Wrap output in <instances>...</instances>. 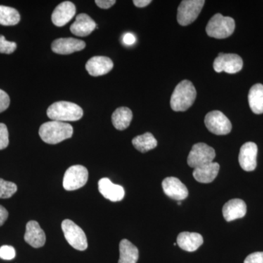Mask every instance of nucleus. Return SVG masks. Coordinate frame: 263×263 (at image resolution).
<instances>
[{
  "instance_id": "nucleus-1",
  "label": "nucleus",
  "mask_w": 263,
  "mask_h": 263,
  "mask_svg": "<svg viewBox=\"0 0 263 263\" xmlns=\"http://www.w3.org/2000/svg\"><path fill=\"white\" fill-rule=\"evenodd\" d=\"M73 134V128L67 123L51 121L40 127L39 136L45 143L57 144L69 139Z\"/></svg>"
},
{
  "instance_id": "nucleus-2",
  "label": "nucleus",
  "mask_w": 263,
  "mask_h": 263,
  "mask_svg": "<svg viewBox=\"0 0 263 263\" xmlns=\"http://www.w3.org/2000/svg\"><path fill=\"white\" fill-rule=\"evenodd\" d=\"M197 91L191 81L183 80L175 88L171 99V108L174 111H185L193 105Z\"/></svg>"
},
{
  "instance_id": "nucleus-3",
  "label": "nucleus",
  "mask_w": 263,
  "mask_h": 263,
  "mask_svg": "<svg viewBox=\"0 0 263 263\" xmlns=\"http://www.w3.org/2000/svg\"><path fill=\"white\" fill-rule=\"evenodd\" d=\"M83 115L82 108L70 102H56L50 105L47 110L48 118L57 122H75L80 120Z\"/></svg>"
},
{
  "instance_id": "nucleus-4",
  "label": "nucleus",
  "mask_w": 263,
  "mask_h": 263,
  "mask_svg": "<svg viewBox=\"0 0 263 263\" xmlns=\"http://www.w3.org/2000/svg\"><path fill=\"white\" fill-rule=\"evenodd\" d=\"M235 28L234 19L216 13L209 20L205 30L209 37L224 39L233 34Z\"/></svg>"
},
{
  "instance_id": "nucleus-5",
  "label": "nucleus",
  "mask_w": 263,
  "mask_h": 263,
  "mask_svg": "<svg viewBox=\"0 0 263 263\" xmlns=\"http://www.w3.org/2000/svg\"><path fill=\"white\" fill-rule=\"evenodd\" d=\"M62 229L67 241L71 247L79 251L88 248L87 238L84 230L70 219L62 221Z\"/></svg>"
},
{
  "instance_id": "nucleus-6",
  "label": "nucleus",
  "mask_w": 263,
  "mask_h": 263,
  "mask_svg": "<svg viewBox=\"0 0 263 263\" xmlns=\"http://www.w3.org/2000/svg\"><path fill=\"white\" fill-rule=\"evenodd\" d=\"M204 0H183L178 8L177 21L180 25L187 26L196 20L203 8Z\"/></svg>"
},
{
  "instance_id": "nucleus-7",
  "label": "nucleus",
  "mask_w": 263,
  "mask_h": 263,
  "mask_svg": "<svg viewBox=\"0 0 263 263\" xmlns=\"http://www.w3.org/2000/svg\"><path fill=\"white\" fill-rule=\"evenodd\" d=\"M216 157L215 150L204 143L194 145L189 154L187 163L190 167L196 168L200 166L213 162Z\"/></svg>"
},
{
  "instance_id": "nucleus-8",
  "label": "nucleus",
  "mask_w": 263,
  "mask_h": 263,
  "mask_svg": "<svg viewBox=\"0 0 263 263\" xmlns=\"http://www.w3.org/2000/svg\"><path fill=\"white\" fill-rule=\"evenodd\" d=\"M89 173L84 166H71L66 171L63 179V187L67 191L79 190L87 183Z\"/></svg>"
},
{
  "instance_id": "nucleus-9",
  "label": "nucleus",
  "mask_w": 263,
  "mask_h": 263,
  "mask_svg": "<svg viewBox=\"0 0 263 263\" xmlns=\"http://www.w3.org/2000/svg\"><path fill=\"white\" fill-rule=\"evenodd\" d=\"M205 126L211 133L217 136L229 134L232 130V124L228 118L219 110H213L205 116Z\"/></svg>"
},
{
  "instance_id": "nucleus-10",
  "label": "nucleus",
  "mask_w": 263,
  "mask_h": 263,
  "mask_svg": "<svg viewBox=\"0 0 263 263\" xmlns=\"http://www.w3.org/2000/svg\"><path fill=\"white\" fill-rule=\"evenodd\" d=\"M242 67L243 60L235 53H220L214 62V69L216 72L234 74L241 70Z\"/></svg>"
},
{
  "instance_id": "nucleus-11",
  "label": "nucleus",
  "mask_w": 263,
  "mask_h": 263,
  "mask_svg": "<svg viewBox=\"0 0 263 263\" xmlns=\"http://www.w3.org/2000/svg\"><path fill=\"white\" fill-rule=\"evenodd\" d=\"M258 148L253 142H247L241 146L240 149L238 161L243 171L250 172L257 167V157Z\"/></svg>"
},
{
  "instance_id": "nucleus-12",
  "label": "nucleus",
  "mask_w": 263,
  "mask_h": 263,
  "mask_svg": "<svg viewBox=\"0 0 263 263\" xmlns=\"http://www.w3.org/2000/svg\"><path fill=\"white\" fill-rule=\"evenodd\" d=\"M86 47V43L76 38H59L51 44L52 51L58 54L67 55L82 51Z\"/></svg>"
},
{
  "instance_id": "nucleus-13",
  "label": "nucleus",
  "mask_w": 263,
  "mask_h": 263,
  "mask_svg": "<svg viewBox=\"0 0 263 263\" xmlns=\"http://www.w3.org/2000/svg\"><path fill=\"white\" fill-rule=\"evenodd\" d=\"M76 13V8L73 3L69 1L63 2L52 13V22L57 27H64L75 16Z\"/></svg>"
},
{
  "instance_id": "nucleus-14",
  "label": "nucleus",
  "mask_w": 263,
  "mask_h": 263,
  "mask_svg": "<svg viewBox=\"0 0 263 263\" xmlns=\"http://www.w3.org/2000/svg\"><path fill=\"white\" fill-rule=\"evenodd\" d=\"M162 185L164 194L175 200L181 201L188 197L187 188L177 178H166L162 181Z\"/></svg>"
},
{
  "instance_id": "nucleus-15",
  "label": "nucleus",
  "mask_w": 263,
  "mask_h": 263,
  "mask_svg": "<svg viewBox=\"0 0 263 263\" xmlns=\"http://www.w3.org/2000/svg\"><path fill=\"white\" fill-rule=\"evenodd\" d=\"M113 67V61L107 57H92L88 60L86 64V70L90 76L95 77L106 75Z\"/></svg>"
},
{
  "instance_id": "nucleus-16",
  "label": "nucleus",
  "mask_w": 263,
  "mask_h": 263,
  "mask_svg": "<svg viewBox=\"0 0 263 263\" xmlns=\"http://www.w3.org/2000/svg\"><path fill=\"white\" fill-rule=\"evenodd\" d=\"M98 189L105 198L112 202H119L124 199V190L120 185L115 184L108 178H103L99 181Z\"/></svg>"
},
{
  "instance_id": "nucleus-17",
  "label": "nucleus",
  "mask_w": 263,
  "mask_h": 263,
  "mask_svg": "<svg viewBox=\"0 0 263 263\" xmlns=\"http://www.w3.org/2000/svg\"><path fill=\"white\" fill-rule=\"evenodd\" d=\"M24 240L34 248H41L46 243V234L39 223L36 221H29L26 226Z\"/></svg>"
},
{
  "instance_id": "nucleus-18",
  "label": "nucleus",
  "mask_w": 263,
  "mask_h": 263,
  "mask_svg": "<svg viewBox=\"0 0 263 263\" xmlns=\"http://www.w3.org/2000/svg\"><path fill=\"white\" fill-rule=\"evenodd\" d=\"M97 27V24L89 15L80 13L76 16V22L70 26L72 34L79 37L89 35Z\"/></svg>"
},
{
  "instance_id": "nucleus-19",
  "label": "nucleus",
  "mask_w": 263,
  "mask_h": 263,
  "mask_svg": "<svg viewBox=\"0 0 263 263\" xmlns=\"http://www.w3.org/2000/svg\"><path fill=\"white\" fill-rule=\"evenodd\" d=\"M247 204L240 199H233L224 204L222 209L223 216L227 221L241 219L247 214Z\"/></svg>"
},
{
  "instance_id": "nucleus-20",
  "label": "nucleus",
  "mask_w": 263,
  "mask_h": 263,
  "mask_svg": "<svg viewBox=\"0 0 263 263\" xmlns=\"http://www.w3.org/2000/svg\"><path fill=\"white\" fill-rule=\"evenodd\" d=\"M219 164L217 162L204 164L194 169L193 176L198 182L209 183L214 181L219 171Z\"/></svg>"
},
{
  "instance_id": "nucleus-21",
  "label": "nucleus",
  "mask_w": 263,
  "mask_h": 263,
  "mask_svg": "<svg viewBox=\"0 0 263 263\" xmlns=\"http://www.w3.org/2000/svg\"><path fill=\"white\" fill-rule=\"evenodd\" d=\"M202 243L203 238L199 233L183 232L178 235L177 245L180 248L187 252H195Z\"/></svg>"
},
{
  "instance_id": "nucleus-22",
  "label": "nucleus",
  "mask_w": 263,
  "mask_h": 263,
  "mask_svg": "<svg viewBox=\"0 0 263 263\" xmlns=\"http://www.w3.org/2000/svg\"><path fill=\"white\" fill-rule=\"evenodd\" d=\"M119 263H137L139 257V252L136 246L133 245L129 240L123 239L119 243Z\"/></svg>"
},
{
  "instance_id": "nucleus-23",
  "label": "nucleus",
  "mask_w": 263,
  "mask_h": 263,
  "mask_svg": "<svg viewBox=\"0 0 263 263\" xmlns=\"http://www.w3.org/2000/svg\"><path fill=\"white\" fill-rule=\"evenodd\" d=\"M249 106L255 114H263V85H254L249 90L248 95Z\"/></svg>"
},
{
  "instance_id": "nucleus-24",
  "label": "nucleus",
  "mask_w": 263,
  "mask_h": 263,
  "mask_svg": "<svg viewBox=\"0 0 263 263\" xmlns=\"http://www.w3.org/2000/svg\"><path fill=\"white\" fill-rule=\"evenodd\" d=\"M111 119L116 129L118 130H124L130 124L133 119V112L127 107H120L112 114Z\"/></svg>"
},
{
  "instance_id": "nucleus-25",
  "label": "nucleus",
  "mask_w": 263,
  "mask_h": 263,
  "mask_svg": "<svg viewBox=\"0 0 263 263\" xmlns=\"http://www.w3.org/2000/svg\"><path fill=\"white\" fill-rule=\"evenodd\" d=\"M133 146L142 153L154 149L157 146V141L150 133H146L141 136L135 137L133 139Z\"/></svg>"
},
{
  "instance_id": "nucleus-26",
  "label": "nucleus",
  "mask_w": 263,
  "mask_h": 263,
  "mask_svg": "<svg viewBox=\"0 0 263 263\" xmlns=\"http://www.w3.org/2000/svg\"><path fill=\"white\" fill-rule=\"evenodd\" d=\"M18 10L10 7L0 5V25L14 26L20 22Z\"/></svg>"
},
{
  "instance_id": "nucleus-27",
  "label": "nucleus",
  "mask_w": 263,
  "mask_h": 263,
  "mask_svg": "<svg viewBox=\"0 0 263 263\" xmlns=\"http://www.w3.org/2000/svg\"><path fill=\"white\" fill-rule=\"evenodd\" d=\"M16 184L0 179V198H10L17 192Z\"/></svg>"
},
{
  "instance_id": "nucleus-28",
  "label": "nucleus",
  "mask_w": 263,
  "mask_h": 263,
  "mask_svg": "<svg viewBox=\"0 0 263 263\" xmlns=\"http://www.w3.org/2000/svg\"><path fill=\"white\" fill-rule=\"evenodd\" d=\"M16 48V43L7 41L4 36L0 34V53L10 54L15 51Z\"/></svg>"
},
{
  "instance_id": "nucleus-29",
  "label": "nucleus",
  "mask_w": 263,
  "mask_h": 263,
  "mask_svg": "<svg viewBox=\"0 0 263 263\" xmlns=\"http://www.w3.org/2000/svg\"><path fill=\"white\" fill-rule=\"evenodd\" d=\"M9 144V134L8 128L3 123H0V150L5 149Z\"/></svg>"
},
{
  "instance_id": "nucleus-30",
  "label": "nucleus",
  "mask_w": 263,
  "mask_h": 263,
  "mask_svg": "<svg viewBox=\"0 0 263 263\" xmlns=\"http://www.w3.org/2000/svg\"><path fill=\"white\" fill-rule=\"evenodd\" d=\"M15 257V250L11 246L5 245L0 247V258L11 260Z\"/></svg>"
},
{
  "instance_id": "nucleus-31",
  "label": "nucleus",
  "mask_w": 263,
  "mask_h": 263,
  "mask_svg": "<svg viewBox=\"0 0 263 263\" xmlns=\"http://www.w3.org/2000/svg\"><path fill=\"white\" fill-rule=\"evenodd\" d=\"M10 103L9 95L5 91L0 89V113L5 111L9 107Z\"/></svg>"
},
{
  "instance_id": "nucleus-32",
  "label": "nucleus",
  "mask_w": 263,
  "mask_h": 263,
  "mask_svg": "<svg viewBox=\"0 0 263 263\" xmlns=\"http://www.w3.org/2000/svg\"><path fill=\"white\" fill-rule=\"evenodd\" d=\"M245 263H263V252L249 254L245 259Z\"/></svg>"
},
{
  "instance_id": "nucleus-33",
  "label": "nucleus",
  "mask_w": 263,
  "mask_h": 263,
  "mask_svg": "<svg viewBox=\"0 0 263 263\" xmlns=\"http://www.w3.org/2000/svg\"><path fill=\"white\" fill-rule=\"evenodd\" d=\"M95 3L102 9H108L116 3L115 0H96Z\"/></svg>"
},
{
  "instance_id": "nucleus-34",
  "label": "nucleus",
  "mask_w": 263,
  "mask_h": 263,
  "mask_svg": "<svg viewBox=\"0 0 263 263\" xmlns=\"http://www.w3.org/2000/svg\"><path fill=\"white\" fill-rule=\"evenodd\" d=\"M136 38L132 33H126L123 37V42L127 46H131L136 43Z\"/></svg>"
},
{
  "instance_id": "nucleus-35",
  "label": "nucleus",
  "mask_w": 263,
  "mask_h": 263,
  "mask_svg": "<svg viewBox=\"0 0 263 263\" xmlns=\"http://www.w3.org/2000/svg\"><path fill=\"white\" fill-rule=\"evenodd\" d=\"M8 217V212L4 207L0 205V227L4 224Z\"/></svg>"
},
{
  "instance_id": "nucleus-36",
  "label": "nucleus",
  "mask_w": 263,
  "mask_h": 263,
  "mask_svg": "<svg viewBox=\"0 0 263 263\" xmlns=\"http://www.w3.org/2000/svg\"><path fill=\"white\" fill-rule=\"evenodd\" d=\"M151 3H152L151 0H134L133 1L134 5L138 8H144L149 5Z\"/></svg>"
},
{
  "instance_id": "nucleus-37",
  "label": "nucleus",
  "mask_w": 263,
  "mask_h": 263,
  "mask_svg": "<svg viewBox=\"0 0 263 263\" xmlns=\"http://www.w3.org/2000/svg\"><path fill=\"white\" fill-rule=\"evenodd\" d=\"M178 205H181V202H180V201L178 202Z\"/></svg>"
}]
</instances>
